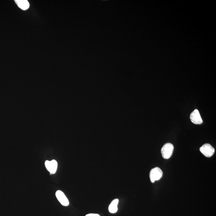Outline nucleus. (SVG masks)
Here are the masks:
<instances>
[{
    "label": "nucleus",
    "mask_w": 216,
    "mask_h": 216,
    "mask_svg": "<svg viewBox=\"0 0 216 216\" xmlns=\"http://www.w3.org/2000/svg\"><path fill=\"white\" fill-rule=\"evenodd\" d=\"M118 199H115L111 202L108 207V210L111 213H115L118 210L117 206L118 203Z\"/></svg>",
    "instance_id": "8"
},
{
    "label": "nucleus",
    "mask_w": 216,
    "mask_h": 216,
    "mask_svg": "<svg viewBox=\"0 0 216 216\" xmlns=\"http://www.w3.org/2000/svg\"><path fill=\"white\" fill-rule=\"evenodd\" d=\"M163 172L162 170L159 167L153 168L150 172V179L151 182L153 183L156 181L161 179L163 176Z\"/></svg>",
    "instance_id": "2"
},
{
    "label": "nucleus",
    "mask_w": 216,
    "mask_h": 216,
    "mask_svg": "<svg viewBox=\"0 0 216 216\" xmlns=\"http://www.w3.org/2000/svg\"><path fill=\"white\" fill-rule=\"evenodd\" d=\"M86 216H100V215L97 214H89L86 215Z\"/></svg>",
    "instance_id": "9"
},
{
    "label": "nucleus",
    "mask_w": 216,
    "mask_h": 216,
    "mask_svg": "<svg viewBox=\"0 0 216 216\" xmlns=\"http://www.w3.org/2000/svg\"><path fill=\"white\" fill-rule=\"evenodd\" d=\"M15 2L20 9L26 10L29 9V3L26 0H15Z\"/></svg>",
    "instance_id": "7"
},
{
    "label": "nucleus",
    "mask_w": 216,
    "mask_h": 216,
    "mask_svg": "<svg viewBox=\"0 0 216 216\" xmlns=\"http://www.w3.org/2000/svg\"><path fill=\"white\" fill-rule=\"evenodd\" d=\"M56 196L61 205L64 206L69 205V200L65 194L61 191H57L56 193Z\"/></svg>",
    "instance_id": "6"
},
{
    "label": "nucleus",
    "mask_w": 216,
    "mask_h": 216,
    "mask_svg": "<svg viewBox=\"0 0 216 216\" xmlns=\"http://www.w3.org/2000/svg\"><path fill=\"white\" fill-rule=\"evenodd\" d=\"M46 168L51 174H55L57 168V163L55 160L51 161H47L45 163Z\"/></svg>",
    "instance_id": "5"
},
{
    "label": "nucleus",
    "mask_w": 216,
    "mask_h": 216,
    "mask_svg": "<svg viewBox=\"0 0 216 216\" xmlns=\"http://www.w3.org/2000/svg\"><path fill=\"white\" fill-rule=\"evenodd\" d=\"M174 150V146L172 144L167 143L162 148L161 153L163 158L168 159L172 156Z\"/></svg>",
    "instance_id": "1"
},
{
    "label": "nucleus",
    "mask_w": 216,
    "mask_h": 216,
    "mask_svg": "<svg viewBox=\"0 0 216 216\" xmlns=\"http://www.w3.org/2000/svg\"><path fill=\"white\" fill-rule=\"evenodd\" d=\"M200 152L205 157H210L214 154V149L211 145L209 144H205L203 145L200 148Z\"/></svg>",
    "instance_id": "3"
},
{
    "label": "nucleus",
    "mask_w": 216,
    "mask_h": 216,
    "mask_svg": "<svg viewBox=\"0 0 216 216\" xmlns=\"http://www.w3.org/2000/svg\"><path fill=\"white\" fill-rule=\"evenodd\" d=\"M190 118L191 121L194 124L200 125L203 123V120L202 119L198 110L197 109L195 110L191 113Z\"/></svg>",
    "instance_id": "4"
}]
</instances>
